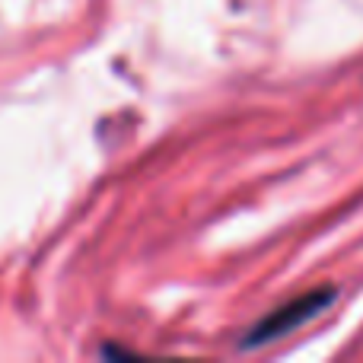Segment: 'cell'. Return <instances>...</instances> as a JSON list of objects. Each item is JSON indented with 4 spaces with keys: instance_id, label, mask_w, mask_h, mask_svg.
Masks as SVG:
<instances>
[{
    "instance_id": "obj_1",
    "label": "cell",
    "mask_w": 363,
    "mask_h": 363,
    "mask_svg": "<svg viewBox=\"0 0 363 363\" xmlns=\"http://www.w3.org/2000/svg\"><path fill=\"white\" fill-rule=\"evenodd\" d=\"M335 296H338V290L319 287V290H309V294L294 296V300L284 303V306L271 309L262 322H255V325L239 338V351H255V347L271 345V341H277V338H284V335L303 328L309 319H315L319 313H325V309L335 303Z\"/></svg>"
}]
</instances>
